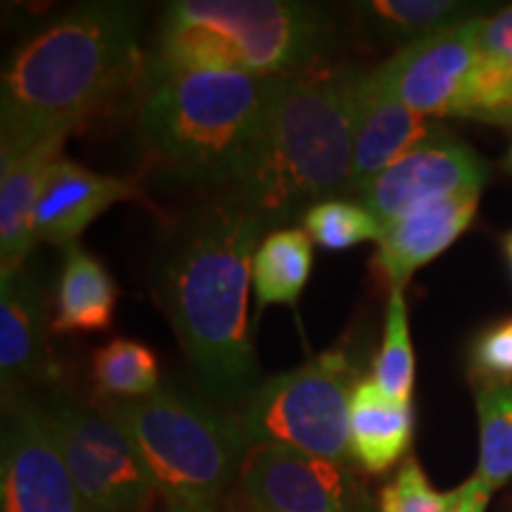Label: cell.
<instances>
[{"label": "cell", "mask_w": 512, "mask_h": 512, "mask_svg": "<svg viewBox=\"0 0 512 512\" xmlns=\"http://www.w3.org/2000/svg\"><path fill=\"white\" fill-rule=\"evenodd\" d=\"M453 117L484 124H512V69L508 64L479 55Z\"/></svg>", "instance_id": "26"}, {"label": "cell", "mask_w": 512, "mask_h": 512, "mask_svg": "<svg viewBox=\"0 0 512 512\" xmlns=\"http://www.w3.org/2000/svg\"><path fill=\"white\" fill-rule=\"evenodd\" d=\"M479 467L475 477L491 491L512 479V382H477Z\"/></svg>", "instance_id": "22"}, {"label": "cell", "mask_w": 512, "mask_h": 512, "mask_svg": "<svg viewBox=\"0 0 512 512\" xmlns=\"http://www.w3.org/2000/svg\"><path fill=\"white\" fill-rule=\"evenodd\" d=\"M138 3H86L24 38L0 83V157L69 136L112 105L140 69Z\"/></svg>", "instance_id": "2"}, {"label": "cell", "mask_w": 512, "mask_h": 512, "mask_svg": "<svg viewBox=\"0 0 512 512\" xmlns=\"http://www.w3.org/2000/svg\"><path fill=\"white\" fill-rule=\"evenodd\" d=\"M273 83L275 76L200 69L147 81L140 147L178 183L238 190L259 152Z\"/></svg>", "instance_id": "4"}, {"label": "cell", "mask_w": 512, "mask_h": 512, "mask_svg": "<svg viewBox=\"0 0 512 512\" xmlns=\"http://www.w3.org/2000/svg\"><path fill=\"white\" fill-rule=\"evenodd\" d=\"M441 128L406 107L375 69L354 72V188L361 195L387 166Z\"/></svg>", "instance_id": "13"}, {"label": "cell", "mask_w": 512, "mask_h": 512, "mask_svg": "<svg viewBox=\"0 0 512 512\" xmlns=\"http://www.w3.org/2000/svg\"><path fill=\"white\" fill-rule=\"evenodd\" d=\"M304 230L313 242L332 252H344L363 242L380 240L382 226L363 204L328 200L311 207L304 216Z\"/></svg>", "instance_id": "25"}, {"label": "cell", "mask_w": 512, "mask_h": 512, "mask_svg": "<svg viewBox=\"0 0 512 512\" xmlns=\"http://www.w3.org/2000/svg\"><path fill=\"white\" fill-rule=\"evenodd\" d=\"M166 510L169 512H204V510H197V508H192V505H185V503H166Z\"/></svg>", "instance_id": "31"}, {"label": "cell", "mask_w": 512, "mask_h": 512, "mask_svg": "<svg viewBox=\"0 0 512 512\" xmlns=\"http://www.w3.org/2000/svg\"><path fill=\"white\" fill-rule=\"evenodd\" d=\"M482 17L396 50L375 67L377 79L420 117H453L479 62Z\"/></svg>", "instance_id": "12"}, {"label": "cell", "mask_w": 512, "mask_h": 512, "mask_svg": "<svg viewBox=\"0 0 512 512\" xmlns=\"http://www.w3.org/2000/svg\"><path fill=\"white\" fill-rule=\"evenodd\" d=\"M470 375L475 382H512V318L479 332L470 349Z\"/></svg>", "instance_id": "28"}, {"label": "cell", "mask_w": 512, "mask_h": 512, "mask_svg": "<svg viewBox=\"0 0 512 512\" xmlns=\"http://www.w3.org/2000/svg\"><path fill=\"white\" fill-rule=\"evenodd\" d=\"M358 380L347 351L330 349L259 384L238 415L247 451L273 446L351 463L349 408Z\"/></svg>", "instance_id": "7"}, {"label": "cell", "mask_w": 512, "mask_h": 512, "mask_svg": "<svg viewBox=\"0 0 512 512\" xmlns=\"http://www.w3.org/2000/svg\"><path fill=\"white\" fill-rule=\"evenodd\" d=\"M505 166H508V171L512 174V145H510V152H508V157H505Z\"/></svg>", "instance_id": "33"}, {"label": "cell", "mask_w": 512, "mask_h": 512, "mask_svg": "<svg viewBox=\"0 0 512 512\" xmlns=\"http://www.w3.org/2000/svg\"><path fill=\"white\" fill-rule=\"evenodd\" d=\"M486 181L489 166L484 159L472 147L439 131L387 166L358 200L384 230L427 204L482 192Z\"/></svg>", "instance_id": "11"}, {"label": "cell", "mask_w": 512, "mask_h": 512, "mask_svg": "<svg viewBox=\"0 0 512 512\" xmlns=\"http://www.w3.org/2000/svg\"><path fill=\"white\" fill-rule=\"evenodd\" d=\"M140 197L136 181L95 174L60 157L43 183L34 211V242L69 247L91 223L119 202Z\"/></svg>", "instance_id": "14"}, {"label": "cell", "mask_w": 512, "mask_h": 512, "mask_svg": "<svg viewBox=\"0 0 512 512\" xmlns=\"http://www.w3.org/2000/svg\"><path fill=\"white\" fill-rule=\"evenodd\" d=\"M240 486L249 508L259 512H375L349 463L287 448H249Z\"/></svg>", "instance_id": "9"}, {"label": "cell", "mask_w": 512, "mask_h": 512, "mask_svg": "<svg viewBox=\"0 0 512 512\" xmlns=\"http://www.w3.org/2000/svg\"><path fill=\"white\" fill-rule=\"evenodd\" d=\"M413 444V406L384 396L373 377H361L351 394L349 456L368 475L392 470Z\"/></svg>", "instance_id": "18"}, {"label": "cell", "mask_w": 512, "mask_h": 512, "mask_svg": "<svg viewBox=\"0 0 512 512\" xmlns=\"http://www.w3.org/2000/svg\"><path fill=\"white\" fill-rule=\"evenodd\" d=\"M128 434L166 503L214 512L247 456L238 418L176 387L102 408Z\"/></svg>", "instance_id": "6"}, {"label": "cell", "mask_w": 512, "mask_h": 512, "mask_svg": "<svg viewBox=\"0 0 512 512\" xmlns=\"http://www.w3.org/2000/svg\"><path fill=\"white\" fill-rule=\"evenodd\" d=\"M93 377L98 392L110 401L143 399L159 389L157 354L143 342L112 339L93 358Z\"/></svg>", "instance_id": "23"}, {"label": "cell", "mask_w": 512, "mask_h": 512, "mask_svg": "<svg viewBox=\"0 0 512 512\" xmlns=\"http://www.w3.org/2000/svg\"><path fill=\"white\" fill-rule=\"evenodd\" d=\"M119 290L114 278L79 242L64 247L53 332H105L112 328Z\"/></svg>", "instance_id": "19"}, {"label": "cell", "mask_w": 512, "mask_h": 512, "mask_svg": "<svg viewBox=\"0 0 512 512\" xmlns=\"http://www.w3.org/2000/svg\"><path fill=\"white\" fill-rule=\"evenodd\" d=\"M48 415L88 510L150 512L157 486L133 441L110 415L72 403H60Z\"/></svg>", "instance_id": "8"}, {"label": "cell", "mask_w": 512, "mask_h": 512, "mask_svg": "<svg viewBox=\"0 0 512 512\" xmlns=\"http://www.w3.org/2000/svg\"><path fill=\"white\" fill-rule=\"evenodd\" d=\"M491 60H494V57H491ZM498 60H503V62H505V64H508V67L512 69V53H510L508 57H498Z\"/></svg>", "instance_id": "34"}, {"label": "cell", "mask_w": 512, "mask_h": 512, "mask_svg": "<svg viewBox=\"0 0 512 512\" xmlns=\"http://www.w3.org/2000/svg\"><path fill=\"white\" fill-rule=\"evenodd\" d=\"M458 503L460 486L448 494L434 491L413 456L403 460L396 477L380 491V512H456Z\"/></svg>", "instance_id": "27"}, {"label": "cell", "mask_w": 512, "mask_h": 512, "mask_svg": "<svg viewBox=\"0 0 512 512\" xmlns=\"http://www.w3.org/2000/svg\"><path fill=\"white\" fill-rule=\"evenodd\" d=\"M0 512H91L76 489L46 408L15 401L3 422Z\"/></svg>", "instance_id": "10"}, {"label": "cell", "mask_w": 512, "mask_h": 512, "mask_svg": "<svg viewBox=\"0 0 512 512\" xmlns=\"http://www.w3.org/2000/svg\"><path fill=\"white\" fill-rule=\"evenodd\" d=\"M323 8L292 0H178L166 5L145 79L174 72L287 76L335 50Z\"/></svg>", "instance_id": "5"}, {"label": "cell", "mask_w": 512, "mask_h": 512, "mask_svg": "<svg viewBox=\"0 0 512 512\" xmlns=\"http://www.w3.org/2000/svg\"><path fill=\"white\" fill-rule=\"evenodd\" d=\"M46 292L29 264L0 275V380L22 387L46 373Z\"/></svg>", "instance_id": "16"}, {"label": "cell", "mask_w": 512, "mask_h": 512, "mask_svg": "<svg viewBox=\"0 0 512 512\" xmlns=\"http://www.w3.org/2000/svg\"><path fill=\"white\" fill-rule=\"evenodd\" d=\"M479 195L482 192H467L451 200L427 204L389 223L377 240L373 256L377 280H382L389 292L403 290L418 268L437 259L470 228L479 207Z\"/></svg>", "instance_id": "15"}, {"label": "cell", "mask_w": 512, "mask_h": 512, "mask_svg": "<svg viewBox=\"0 0 512 512\" xmlns=\"http://www.w3.org/2000/svg\"><path fill=\"white\" fill-rule=\"evenodd\" d=\"M354 72L275 76L259 152L233 195L268 233L354 192Z\"/></svg>", "instance_id": "3"}, {"label": "cell", "mask_w": 512, "mask_h": 512, "mask_svg": "<svg viewBox=\"0 0 512 512\" xmlns=\"http://www.w3.org/2000/svg\"><path fill=\"white\" fill-rule=\"evenodd\" d=\"M354 12L358 27L366 34L399 43L401 48L482 17L475 12V5L451 0H368L354 3Z\"/></svg>", "instance_id": "21"}, {"label": "cell", "mask_w": 512, "mask_h": 512, "mask_svg": "<svg viewBox=\"0 0 512 512\" xmlns=\"http://www.w3.org/2000/svg\"><path fill=\"white\" fill-rule=\"evenodd\" d=\"M373 382L392 401L411 403L415 382V354L408 328V304L403 290H392L384 311L382 342L373 358Z\"/></svg>", "instance_id": "24"}, {"label": "cell", "mask_w": 512, "mask_h": 512, "mask_svg": "<svg viewBox=\"0 0 512 512\" xmlns=\"http://www.w3.org/2000/svg\"><path fill=\"white\" fill-rule=\"evenodd\" d=\"M512 53V5L496 15L482 19L479 31V55L482 57H508Z\"/></svg>", "instance_id": "29"}, {"label": "cell", "mask_w": 512, "mask_h": 512, "mask_svg": "<svg viewBox=\"0 0 512 512\" xmlns=\"http://www.w3.org/2000/svg\"><path fill=\"white\" fill-rule=\"evenodd\" d=\"M268 228L235 197L209 204L166 242L157 294L200 389L216 401L256 389L247 297L252 259Z\"/></svg>", "instance_id": "1"}, {"label": "cell", "mask_w": 512, "mask_h": 512, "mask_svg": "<svg viewBox=\"0 0 512 512\" xmlns=\"http://www.w3.org/2000/svg\"><path fill=\"white\" fill-rule=\"evenodd\" d=\"M304 228H275L252 259V290L259 313L266 306H297L313 271V245Z\"/></svg>", "instance_id": "20"}, {"label": "cell", "mask_w": 512, "mask_h": 512, "mask_svg": "<svg viewBox=\"0 0 512 512\" xmlns=\"http://www.w3.org/2000/svg\"><path fill=\"white\" fill-rule=\"evenodd\" d=\"M503 249H505V256H508V264H510V271H512V233H508L503 238Z\"/></svg>", "instance_id": "32"}, {"label": "cell", "mask_w": 512, "mask_h": 512, "mask_svg": "<svg viewBox=\"0 0 512 512\" xmlns=\"http://www.w3.org/2000/svg\"><path fill=\"white\" fill-rule=\"evenodd\" d=\"M491 494H494V491H491L479 477L467 479V482L460 486V503L456 512H486Z\"/></svg>", "instance_id": "30"}, {"label": "cell", "mask_w": 512, "mask_h": 512, "mask_svg": "<svg viewBox=\"0 0 512 512\" xmlns=\"http://www.w3.org/2000/svg\"><path fill=\"white\" fill-rule=\"evenodd\" d=\"M67 136H55L12 157H0V275L27 266L34 242V211L43 183Z\"/></svg>", "instance_id": "17"}, {"label": "cell", "mask_w": 512, "mask_h": 512, "mask_svg": "<svg viewBox=\"0 0 512 512\" xmlns=\"http://www.w3.org/2000/svg\"><path fill=\"white\" fill-rule=\"evenodd\" d=\"M240 512H259V510H252V508H249V510H240Z\"/></svg>", "instance_id": "35"}]
</instances>
